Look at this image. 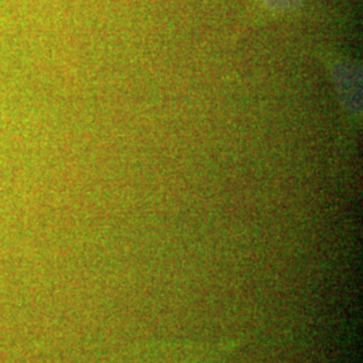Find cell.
I'll use <instances>...</instances> for the list:
<instances>
[{"label": "cell", "mask_w": 363, "mask_h": 363, "mask_svg": "<svg viewBox=\"0 0 363 363\" xmlns=\"http://www.w3.org/2000/svg\"><path fill=\"white\" fill-rule=\"evenodd\" d=\"M269 7L276 9V10H286V9H292L294 6L298 4L301 0H264Z\"/></svg>", "instance_id": "1"}]
</instances>
